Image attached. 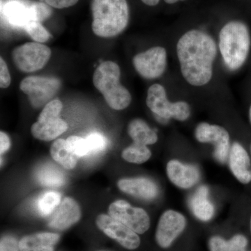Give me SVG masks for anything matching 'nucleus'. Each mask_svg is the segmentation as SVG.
Wrapping results in <instances>:
<instances>
[{
  "instance_id": "23",
  "label": "nucleus",
  "mask_w": 251,
  "mask_h": 251,
  "mask_svg": "<svg viewBox=\"0 0 251 251\" xmlns=\"http://www.w3.org/2000/svg\"><path fill=\"white\" fill-rule=\"evenodd\" d=\"M247 238L242 234H236L229 240L219 236H214L209 239L210 251H247Z\"/></svg>"
},
{
  "instance_id": "7",
  "label": "nucleus",
  "mask_w": 251,
  "mask_h": 251,
  "mask_svg": "<svg viewBox=\"0 0 251 251\" xmlns=\"http://www.w3.org/2000/svg\"><path fill=\"white\" fill-rule=\"evenodd\" d=\"M52 51L41 43L29 42L15 48L12 59L21 72L32 73L43 69L50 59Z\"/></svg>"
},
{
  "instance_id": "17",
  "label": "nucleus",
  "mask_w": 251,
  "mask_h": 251,
  "mask_svg": "<svg viewBox=\"0 0 251 251\" xmlns=\"http://www.w3.org/2000/svg\"><path fill=\"white\" fill-rule=\"evenodd\" d=\"M189 206L193 215L202 221H209L215 213L214 204L209 200V188L201 186L189 200Z\"/></svg>"
},
{
  "instance_id": "2",
  "label": "nucleus",
  "mask_w": 251,
  "mask_h": 251,
  "mask_svg": "<svg viewBox=\"0 0 251 251\" xmlns=\"http://www.w3.org/2000/svg\"><path fill=\"white\" fill-rule=\"evenodd\" d=\"M91 9L92 29L97 36L114 37L128 26L129 8L126 0H92Z\"/></svg>"
},
{
  "instance_id": "20",
  "label": "nucleus",
  "mask_w": 251,
  "mask_h": 251,
  "mask_svg": "<svg viewBox=\"0 0 251 251\" xmlns=\"http://www.w3.org/2000/svg\"><path fill=\"white\" fill-rule=\"evenodd\" d=\"M4 14L11 24L25 27L34 21L32 9L30 6L18 1H10L4 7Z\"/></svg>"
},
{
  "instance_id": "3",
  "label": "nucleus",
  "mask_w": 251,
  "mask_h": 251,
  "mask_svg": "<svg viewBox=\"0 0 251 251\" xmlns=\"http://www.w3.org/2000/svg\"><path fill=\"white\" fill-rule=\"evenodd\" d=\"M251 44L250 31L245 23L233 21L225 25L220 31L219 46L229 70L237 71L245 64Z\"/></svg>"
},
{
  "instance_id": "33",
  "label": "nucleus",
  "mask_w": 251,
  "mask_h": 251,
  "mask_svg": "<svg viewBox=\"0 0 251 251\" xmlns=\"http://www.w3.org/2000/svg\"><path fill=\"white\" fill-rule=\"evenodd\" d=\"M56 9H64L76 4L79 0H39Z\"/></svg>"
},
{
  "instance_id": "15",
  "label": "nucleus",
  "mask_w": 251,
  "mask_h": 251,
  "mask_svg": "<svg viewBox=\"0 0 251 251\" xmlns=\"http://www.w3.org/2000/svg\"><path fill=\"white\" fill-rule=\"evenodd\" d=\"M229 166L238 181L244 184L251 181V161L247 150L235 142L229 150Z\"/></svg>"
},
{
  "instance_id": "25",
  "label": "nucleus",
  "mask_w": 251,
  "mask_h": 251,
  "mask_svg": "<svg viewBox=\"0 0 251 251\" xmlns=\"http://www.w3.org/2000/svg\"><path fill=\"white\" fill-rule=\"evenodd\" d=\"M151 152L148 146L133 143L122 151V157L126 161L135 164H142L151 158Z\"/></svg>"
},
{
  "instance_id": "14",
  "label": "nucleus",
  "mask_w": 251,
  "mask_h": 251,
  "mask_svg": "<svg viewBox=\"0 0 251 251\" xmlns=\"http://www.w3.org/2000/svg\"><path fill=\"white\" fill-rule=\"evenodd\" d=\"M80 206L72 198H65L54 210L49 226L52 228L64 230L80 219Z\"/></svg>"
},
{
  "instance_id": "1",
  "label": "nucleus",
  "mask_w": 251,
  "mask_h": 251,
  "mask_svg": "<svg viewBox=\"0 0 251 251\" xmlns=\"http://www.w3.org/2000/svg\"><path fill=\"white\" fill-rule=\"evenodd\" d=\"M176 53L181 74L188 83L202 87L213 76L217 46L212 36L199 29H191L180 38Z\"/></svg>"
},
{
  "instance_id": "27",
  "label": "nucleus",
  "mask_w": 251,
  "mask_h": 251,
  "mask_svg": "<svg viewBox=\"0 0 251 251\" xmlns=\"http://www.w3.org/2000/svg\"><path fill=\"white\" fill-rule=\"evenodd\" d=\"M24 29L35 42L41 44L47 42L51 36L49 31L42 25L41 23L37 21H31L28 23Z\"/></svg>"
},
{
  "instance_id": "4",
  "label": "nucleus",
  "mask_w": 251,
  "mask_h": 251,
  "mask_svg": "<svg viewBox=\"0 0 251 251\" xmlns=\"http://www.w3.org/2000/svg\"><path fill=\"white\" fill-rule=\"evenodd\" d=\"M121 71L116 63L112 61L102 62L93 75L94 87L103 95L110 108L122 110L131 103L129 91L120 82Z\"/></svg>"
},
{
  "instance_id": "9",
  "label": "nucleus",
  "mask_w": 251,
  "mask_h": 251,
  "mask_svg": "<svg viewBox=\"0 0 251 251\" xmlns=\"http://www.w3.org/2000/svg\"><path fill=\"white\" fill-rule=\"evenodd\" d=\"M108 214L137 234L145 233L150 228V219L146 211L142 208L133 207L125 201H117L110 204Z\"/></svg>"
},
{
  "instance_id": "13",
  "label": "nucleus",
  "mask_w": 251,
  "mask_h": 251,
  "mask_svg": "<svg viewBox=\"0 0 251 251\" xmlns=\"http://www.w3.org/2000/svg\"><path fill=\"white\" fill-rule=\"evenodd\" d=\"M170 181L180 188L188 189L195 186L201 177V173L196 166L185 164L177 160H171L166 167Z\"/></svg>"
},
{
  "instance_id": "40",
  "label": "nucleus",
  "mask_w": 251,
  "mask_h": 251,
  "mask_svg": "<svg viewBox=\"0 0 251 251\" xmlns=\"http://www.w3.org/2000/svg\"></svg>"
},
{
  "instance_id": "28",
  "label": "nucleus",
  "mask_w": 251,
  "mask_h": 251,
  "mask_svg": "<svg viewBox=\"0 0 251 251\" xmlns=\"http://www.w3.org/2000/svg\"><path fill=\"white\" fill-rule=\"evenodd\" d=\"M63 105L59 99H54L46 104L38 117L37 122H42L51 119L58 118L62 111Z\"/></svg>"
},
{
  "instance_id": "21",
  "label": "nucleus",
  "mask_w": 251,
  "mask_h": 251,
  "mask_svg": "<svg viewBox=\"0 0 251 251\" xmlns=\"http://www.w3.org/2000/svg\"><path fill=\"white\" fill-rule=\"evenodd\" d=\"M128 135L133 143L140 145H153L158 141V135L154 130L150 128L146 122L141 119H135L128 126Z\"/></svg>"
},
{
  "instance_id": "5",
  "label": "nucleus",
  "mask_w": 251,
  "mask_h": 251,
  "mask_svg": "<svg viewBox=\"0 0 251 251\" xmlns=\"http://www.w3.org/2000/svg\"><path fill=\"white\" fill-rule=\"evenodd\" d=\"M146 103L155 115L165 120L186 121L191 115L189 104L182 100L170 101L166 89L160 84H153L148 89Z\"/></svg>"
},
{
  "instance_id": "37",
  "label": "nucleus",
  "mask_w": 251,
  "mask_h": 251,
  "mask_svg": "<svg viewBox=\"0 0 251 251\" xmlns=\"http://www.w3.org/2000/svg\"><path fill=\"white\" fill-rule=\"evenodd\" d=\"M167 4H175V3L178 2L179 1H184V0H164Z\"/></svg>"
},
{
  "instance_id": "31",
  "label": "nucleus",
  "mask_w": 251,
  "mask_h": 251,
  "mask_svg": "<svg viewBox=\"0 0 251 251\" xmlns=\"http://www.w3.org/2000/svg\"><path fill=\"white\" fill-rule=\"evenodd\" d=\"M33 11L34 21L37 22H43L50 17L52 11L51 6L43 1H37L31 4Z\"/></svg>"
},
{
  "instance_id": "30",
  "label": "nucleus",
  "mask_w": 251,
  "mask_h": 251,
  "mask_svg": "<svg viewBox=\"0 0 251 251\" xmlns=\"http://www.w3.org/2000/svg\"><path fill=\"white\" fill-rule=\"evenodd\" d=\"M86 140L90 147V153L92 154L103 152L108 144L105 136L99 133H90L87 135Z\"/></svg>"
},
{
  "instance_id": "16",
  "label": "nucleus",
  "mask_w": 251,
  "mask_h": 251,
  "mask_svg": "<svg viewBox=\"0 0 251 251\" xmlns=\"http://www.w3.org/2000/svg\"><path fill=\"white\" fill-rule=\"evenodd\" d=\"M117 185L122 192L141 199H154L158 195V186L148 178H125L120 179Z\"/></svg>"
},
{
  "instance_id": "6",
  "label": "nucleus",
  "mask_w": 251,
  "mask_h": 251,
  "mask_svg": "<svg viewBox=\"0 0 251 251\" xmlns=\"http://www.w3.org/2000/svg\"><path fill=\"white\" fill-rule=\"evenodd\" d=\"M61 81L57 77L29 76L21 81L20 90L29 98L34 108H39L51 101L61 87Z\"/></svg>"
},
{
  "instance_id": "22",
  "label": "nucleus",
  "mask_w": 251,
  "mask_h": 251,
  "mask_svg": "<svg viewBox=\"0 0 251 251\" xmlns=\"http://www.w3.org/2000/svg\"><path fill=\"white\" fill-rule=\"evenodd\" d=\"M50 153L54 161L66 169H74L76 166L77 156L69 148L67 140H56L51 146Z\"/></svg>"
},
{
  "instance_id": "8",
  "label": "nucleus",
  "mask_w": 251,
  "mask_h": 251,
  "mask_svg": "<svg viewBox=\"0 0 251 251\" xmlns=\"http://www.w3.org/2000/svg\"><path fill=\"white\" fill-rule=\"evenodd\" d=\"M133 64L135 71L144 78H158L166 70V50L161 46H155L140 52L133 57Z\"/></svg>"
},
{
  "instance_id": "29",
  "label": "nucleus",
  "mask_w": 251,
  "mask_h": 251,
  "mask_svg": "<svg viewBox=\"0 0 251 251\" xmlns=\"http://www.w3.org/2000/svg\"><path fill=\"white\" fill-rule=\"evenodd\" d=\"M68 145L73 152L77 157H82L90 154V150L86 138L77 135H72L67 139Z\"/></svg>"
},
{
  "instance_id": "19",
  "label": "nucleus",
  "mask_w": 251,
  "mask_h": 251,
  "mask_svg": "<svg viewBox=\"0 0 251 251\" xmlns=\"http://www.w3.org/2000/svg\"><path fill=\"white\" fill-rule=\"evenodd\" d=\"M59 239V234L42 232L23 237L19 242L21 251H53Z\"/></svg>"
},
{
  "instance_id": "24",
  "label": "nucleus",
  "mask_w": 251,
  "mask_h": 251,
  "mask_svg": "<svg viewBox=\"0 0 251 251\" xmlns=\"http://www.w3.org/2000/svg\"><path fill=\"white\" fill-rule=\"evenodd\" d=\"M36 179L44 186L59 187L65 183V176L57 167L45 165L36 173Z\"/></svg>"
},
{
  "instance_id": "32",
  "label": "nucleus",
  "mask_w": 251,
  "mask_h": 251,
  "mask_svg": "<svg viewBox=\"0 0 251 251\" xmlns=\"http://www.w3.org/2000/svg\"><path fill=\"white\" fill-rule=\"evenodd\" d=\"M11 79L9 69L2 57L0 58V87L6 89L11 85Z\"/></svg>"
},
{
  "instance_id": "26",
  "label": "nucleus",
  "mask_w": 251,
  "mask_h": 251,
  "mask_svg": "<svg viewBox=\"0 0 251 251\" xmlns=\"http://www.w3.org/2000/svg\"><path fill=\"white\" fill-rule=\"evenodd\" d=\"M61 203V195L55 191H49L41 195L36 206L41 215L47 216L54 212Z\"/></svg>"
},
{
  "instance_id": "39",
  "label": "nucleus",
  "mask_w": 251,
  "mask_h": 251,
  "mask_svg": "<svg viewBox=\"0 0 251 251\" xmlns=\"http://www.w3.org/2000/svg\"><path fill=\"white\" fill-rule=\"evenodd\" d=\"M250 228H251V221H250Z\"/></svg>"
},
{
  "instance_id": "35",
  "label": "nucleus",
  "mask_w": 251,
  "mask_h": 251,
  "mask_svg": "<svg viewBox=\"0 0 251 251\" xmlns=\"http://www.w3.org/2000/svg\"><path fill=\"white\" fill-rule=\"evenodd\" d=\"M11 146L9 136L4 132H0V153L1 155L6 152Z\"/></svg>"
},
{
  "instance_id": "10",
  "label": "nucleus",
  "mask_w": 251,
  "mask_h": 251,
  "mask_svg": "<svg viewBox=\"0 0 251 251\" xmlns=\"http://www.w3.org/2000/svg\"><path fill=\"white\" fill-rule=\"evenodd\" d=\"M195 136L200 143L213 144L216 159L220 163H226L230 150L229 135L226 128L221 126L202 122L196 127Z\"/></svg>"
},
{
  "instance_id": "36",
  "label": "nucleus",
  "mask_w": 251,
  "mask_h": 251,
  "mask_svg": "<svg viewBox=\"0 0 251 251\" xmlns=\"http://www.w3.org/2000/svg\"><path fill=\"white\" fill-rule=\"evenodd\" d=\"M146 5L150 6H156L159 3L160 0H141Z\"/></svg>"
},
{
  "instance_id": "38",
  "label": "nucleus",
  "mask_w": 251,
  "mask_h": 251,
  "mask_svg": "<svg viewBox=\"0 0 251 251\" xmlns=\"http://www.w3.org/2000/svg\"><path fill=\"white\" fill-rule=\"evenodd\" d=\"M249 120H250V122L251 124V105L250 108H249Z\"/></svg>"
},
{
  "instance_id": "11",
  "label": "nucleus",
  "mask_w": 251,
  "mask_h": 251,
  "mask_svg": "<svg viewBox=\"0 0 251 251\" xmlns=\"http://www.w3.org/2000/svg\"><path fill=\"white\" fill-rule=\"evenodd\" d=\"M96 224L102 232L126 249L134 250L139 247L140 239L138 234L111 216L100 214L97 218Z\"/></svg>"
},
{
  "instance_id": "18",
  "label": "nucleus",
  "mask_w": 251,
  "mask_h": 251,
  "mask_svg": "<svg viewBox=\"0 0 251 251\" xmlns=\"http://www.w3.org/2000/svg\"><path fill=\"white\" fill-rule=\"evenodd\" d=\"M67 129V122L58 117L42 122H35L31 126V133L36 139L48 142L56 139Z\"/></svg>"
},
{
  "instance_id": "12",
  "label": "nucleus",
  "mask_w": 251,
  "mask_h": 251,
  "mask_svg": "<svg viewBox=\"0 0 251 251\" xmlns=\"http://www.w3.org/2000/svg\"><path fill=\"white\" fill-rule=\"evenodd\" d=\"M186 220L178 211L168 210L162 214L156 232V240L163 249L171 247L175 239L184 232Z\"/></svg>"
},
{
  "instance_id": "34",
  "label": "nucleus",
  "mask_w": 251,
  "mask_h": 251,
  "mask_svg": "<svg viewBox=\"0 0 251 251\" xmlns=\"http://www.w3.org/2000/svg\"><path fill=\"white\" fill-rule=\"evenodd\" d=\"M20 251L19 243L12 237H4L1 241V251Z\"/></svg>"
}]
</instances>
